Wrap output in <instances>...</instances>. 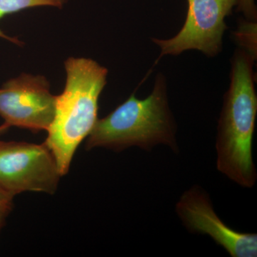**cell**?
I'll list each match as a JSON object with an SVG mask.
<instances>
[{"instance_id": "cell-13", "label": "cell", "mask_w": 257, "mask_h": 257, "mask_svg": "<svg viewBox=\"0 0 257 257\" xmlns=\"http://www.w3.org/2000/svg\"><path fill=\"white\" fill-rule=\"evenodd\" d=\"M8 128H9V127L5 124L0 125V134L4 133Z\"/></svg>"}, {"instance_id": "cell-9", "label": "cell", "mask_w": 257, "mask_h": 257, "mask_svg": "<svg viewBox=\"0 0 257 257\" xmlns=\"http://www.w3.org/2000/svg\"><path fill=\"white\" fill-rule=\"evenodd\" d=\"M256 22L243 20L234 32L239 48L246 51L254 60L256 58Z\"/></svg>"}, {"instance_id": "cell-10", "label": "cell", "mask_w": 257, "mask_h": 257, "mask_svg": "<svg viewBox=\"0 0 257 257\" xmlns=\"http://www.w3.org/2000/svg\"><path fill=\"white\" fill-rule=\"evenodd\" d=\"M238 11L242 13L245 20L256 22L257 8L254 0H238Z\"/></svg>"}, {"instance_id": "cell-12", "label": "cell", "mask_w": 257, "mask_h": 257, "mask_svg": "<svg viewBox=\"0 0 257 257\" xmlns=\"http://www.w3.org/2000/svg\"><path fill=\"white\" fill-rule=\"evenodd\" d=\"M13 198L0 189V205L13 204Z\"/></svg>"}, {"instance_id": "cell-1", "label": "cell", "mask_w": 257, "mask_h": 257, "mask_svg": "<svg viewBox=\"0 0 257 257\" xmlns=\"http://www.w3.org/2000/svg\"><path fill=\"white\" fill-rule=\"evenodd\" d=\"M254 60L241 48L232 56L216 142L217 170L245 188L254 186L257 178L252 156L257 114Z\"/></svg>"}, {"instance_id": "cell-7", "label": "cell", "mask_w": 257, "mask_h": 257, "mask_svg": "<svg viewBox=\"0 0 257 257\" xmlns=\"http://www.w3.org/2000/svg\"><path fill=\"white\" fill-rule=\"evenodd\" d=\"M176 211L192 233L207 234L232 257H256L257 235L235 231L223 222L213 209L207 193L194 186L182 194Z\"/></svg>"}, {"instance_id": "cell-2", "label": "cell", "mask_w": 257, "mask_h": 257, "mask_svg": "<svg viewBox=\"0 0 257 257\" xmlns=\"http://www.w3.org/2000/svg\"><path fill=\"white\" fill-rule=\"evenodd\" d=\"M64 67L65 87L56 96L55 116L45 143L62 177L68 173L74 153L97 121L98 101L108 74L105 67L84 57H69Z\"/></svg>"}, {"instance_id": "cell-4", "label": "cell", "mask_w": 257, "mask_h": 257, "mask_svg": "<svg viewBox=\"0 0 257 257\" xmlns=\"http://www.w3.org/2000/svg\"><path fill=\"white\" fill-rule=\"evenodd\" d=\"M61 177L45 143L0 141V189L10 197L27 192L55 194Z\"/></svg>"}, {"instance_id": "cell-6", "label": "cell", "mask_w": 257, "mask_h": 257, "mask_svg": "<svg viewBox=\"0 0 257 257\" xmlns=\"http://www.w3.org/2000/svg\"><path fill=\"white\" fill-rule=\"evenodd\" d=\"M56 96L44 76L22 74L0 87V116L8 127L47 131L55 111Z\"/></svg>"}, {"instance_id": "cell-11", "label": "cell", "mask_w": 257, "mask_h": 257, "mask_svg": "<svg viewBox=\"0 0 257 257\" xmlns=\"http://www.w3.org/2000/svg\"><path fill=\"white\" fill-rule=\"evenodd\" d=\"M12 209H13V204L0 205V231L4 226L7 217L9 215Z\"/></svg>"}, {"instance_id": "cell-3", "label": "cell", "mask_w": 257, "mask_h": 257, "mask_svg": "<svg viewBox=\"0 0 257 257\" xmlns=\"http://www.w3.org/2000/svg\"><path fill=\"white\" fill-rule=\"evenodd\" d=\"M177 124L169 105L165 76L157 74L153 90L140 99L132 94L102 119H97L87 137V150L103 147L116 152L131 147L150 151L158 145L178 152Z\"/></svg>"}, {"instance_id": "cell-5", "label": "cell", "mask_w": 257, "mask_h": 257, "mask_svg": "<svg viewBox=\"0 0 257 257\" xmlns=\"http://www.w3.org/2000/svg\"><path fill=\"white\" fill-rule=\"evenodd\" d=\"M187 1V18L180 31L172 38H152V41L160 47L161 57L177 56L188 50L215 57L222 50L223 36L227 29L225 19L231 15L238 0Z\"/></svg>"}, {"instance_id": "cell-8", "label": "cell", "mask_w": 257, "mask_h": 257, "mask_svg": "<svg viewBox=\"0 0 257 257\" xmlns=\"http://www.w3.org/2000/svg\"><path fill=\"white\" fill-rule=\"evenodd\" d=\"M66 0H0V20L6 15L18 13L29 8L38 7H51L62 8ZM0 38L20 45L21 42L18 39L8 36L0 30Z\"/></svg>"}]
</instances>
